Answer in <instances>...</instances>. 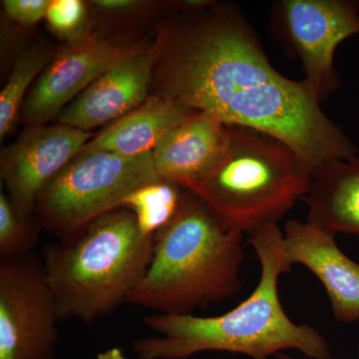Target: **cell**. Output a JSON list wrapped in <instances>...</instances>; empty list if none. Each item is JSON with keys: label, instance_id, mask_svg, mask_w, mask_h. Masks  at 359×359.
<instances>
[{"label": "cell", "instance_id": "cell-1", "mask_svg": "<svg viewBox=\"0 0 359 359\" xmlns=\"http://www.w3.org/2000/svg\"><path fill=\"white\" fill-rule=\"evenodd\" d=\"M188 4L157 43L158 95L283 142L311 172L358 155L306 84L271 65L237 6Z\"/></svg>", "mask_w": 359, "mask_h": 359}, {"label": "cell", "instance_id": "cell-2", "mask_svg": "<svg viewBox=\"0 0 359 359\" xmlns=\"http://www.w3.org/2000/svg\"><path fill=\"white\" fill-rule=\"evenodd\" d=\"M283 231L278 224L250 233L262 275L256 289L228 313L211 318L193 314L155 313L144 318L154 337L134 340L139 359H185L204 351H228L252 359H269L285 349H297L313 359L332 358L327 340L313 327L297 325L283 311L278 278L290 273L283 256Z\"/></svg>", "mask_w": 359, "mask_h": 359}, {"label": "cell", "instance_id": "cell-3", "mask_svg": "<svg viewBox=\"0 0 359 359\" xmlns=\"http://www.w3.org/2000/svg\"><path fill=\"white\" fill-rule=\"evenodd\" d=\"M242 241L187 189L175 218L156 233L152 261L128 304L191 314L230 299L242 287Z\"/></svg>", "mask_w": 359, "mask_h": 359}, {"label": "cell", "instance_id": "cell-4", "mask_svg": "<svg viewBox=\"0 0 359 359\" xmlns=\"http://www.w3.org/2000/svg\"><path fill=\"white\" fill-rule=\"evenodd\" d=\"M154 238L142 235L133 212L121 208L47 245L42 268L60 320L93 323L128 302L152 261Z\"/></svg>", "mask_w": 359, "mask_h": 359}, {"label": "cell", "instance_id": "cell-5", "mask_svg": "<svg viewBox=\"0 0 359 359\" xmlns=\"http://www.w3.org/2000/svg\"><path fill=\"white\" fill-rule=\"evenodd\" d=\"M311 170L283 142L229 126V146L218 166L186 189L238 233L276 224L308 193Z\"/></svg>", "mask_w": 359, "mask_h": 359}, {"label": "cell", "instance_id": "cell-6", "mask_svg": "<svg viewBox=\"0 0 359 359\" xmlns=\"http://www.w3.org/2000/svg\"><path fill=\"white\" fill-rule=\"evenodd\" d=\"M162 180L153 152L135 157L80 152L40 194L37 221L59 241H69L96 219L121 209L137 189Z\"/></svg>", "mask_w": 359, "mask_h": 359}, {"label": "cell", "instance_id": "cell-7", "mask_svg": "<svg viewBox=\"0 0 359 359\" xmlns=\"http://www.w3.org/2000/svg\"><path fill=\"white\" fill-rule=\"evenodd\" d=\"M59 320L34 252L0 259V359H54Z\"/></svg>", "mask_w": 359, "mask_h": 359}, {"label": "cell", "instance_id": "cell-8", "mask_svg": "<svg viewBox=\"0 0 359 359\" xmlns=\"http://www.w3.org/2000/svg\"><path fill=\"white\" fill-rule=\"evenodd\" d=\"M278 36L299 56L302 81L321 101L339 88L334 53L344 40L359 34V1L283 0L273 11Z\"/></svg>", "mask_w": 359, "mask_h": 359}, {"label": "cell", "instance_id": "cell-9", "mask_svg": "<svg viewBox=\"0 0 359 359\" xmlns=\"http://www.w3.org/2000/svg\"><path fill=\"white\" fill-rule=\"evenodd\" d=\"M91 137L66 125H37L2 152L1 178L20 216L32 218L45 187L81 152Z\"/></svg>", "mask_w": 359, "mask_h": 359}, {"label": "cell", "instance_id": "cell-10", "mask_svg": "<svg viewBox=\"0 0 359 359\" xmlns=\"http://www.w3.org/2000/svg\"><path fill=\"white\" fill-rule=\"evenodd\" d=\"M139 50V47L113 44L94 35L68 44L47 66L27 97L25 121L37 126L60 114L97 78Z\"/></svg>", "mask_w": 359, "mask_h": 359}, {"label": "cell", "instance_id": "cell-11", "mask_svg": "<svg viewBox=\"0 0 359 359\" xmlns=\"http://www.w3.org/2000/svg\"><path fill=\"white\" fill-rule=\"evenodd\" d=\"M283 233L287 266L299 264L313 271L327 290L335 320L359 321V264L339 249L335 235L297 219L287 222Z\"/></svg>", "mask_w": 359, "mask_h": 359}, {"label": "cell", "instance_id": "cell-12", "mask_svg": "<svg viewBox=\"0 0 359 359\" xmlns=\"http://www.w3.org/2000/svg\"><path fill=\"white\" fill-rule=\"evenodd\" d=\"M157 60L156 45L113 66L63 109L58 115L59 124L87 132L136 109L147 96Z\"/></svg>", "mask_w": 359, "mask_h": 359}, {"label": "cell", "instance_id": "cell-13", "mask_svg": "<svg viewBox=\"0 0 359 359\" xmlns=\"http://www.w3.org/2000/svg\"><path fill=\"white\" fill-rule=\"evenodd\" d=\"M228 146V125L196 110L165 136L153 158L161 178L187 188L218 166Z\"/></svg>", "mask_w": 359, "mask_h": 359}, {"label": "cell", "instance_id": "cell-14", "mask_svg": "<svg viewBox=\"0 0 359 359\" xmlns=\"http://www.w3.org/2000/svg\"><path fill=\"white\" fill-rule=\"evenodd\" d=\"M302 199L309 208L306 223L332 235L359 237V155L316 168Z\"/></svg>", "mask_w": 359, "mask_h": 359}, {"label": "cell", "instance_id": "cell-15", "mask_svg": "<svg viewBox=\"0 0 359 359\" xmlns=\"http://www.w3.org/2000/svg\"><path fill=\"white\" fill-rule=\"evenodd\" d=\"M194 111L165 97H152L113 122L81 152H109L125 157L153 152L165 136Z\"/></svg>", "mask_w": 359, "mask_h": 359}, {"label": "cell", "instance_id": "cell-16", "mask_svg": "<svg viewBox=\"0 0 359 359\" xmlns=\"http://www.w3.org/2000/svg\"><path fill=\"white\" fill-rule=\"evenodd\" d=\"M186 192L184 187L162 180L130 194L122 208L133 212L142 235L153 237L175 218Z\"/></svg>", "mask_w": 359, "mask_h": 359}, {"label": "cell", "instance_id": "cell-17", "mask_svg": "<svg viewBox=\"0 0 359 359\" xmlns=\"http://www.w3.org/2000/svg\"><path fill=\"white\" fill-rule=\"evenodd\" d=\"M46 62L43 52H26L14 66L8 81L0 93V137L9 133L18 116L20 104L28 86L35 76L43 69Z\"/></svg>", "mask_w": 359, "mask_h": 359}, {"label": "cell", "instance_id": "cell-18", "mask_svg": "<svg viewBox=\"0 0 359 359\" xmlns=\"http://www.w3.org/2000/svg\"><path fill=\"white\" fill-rule=\"evenodd\" d=\"M39 226L32 218L16 212L11 200L0 193V259H14L33 252L37 245Z\"/></svg>", "mask_w": 359, "mask_h": 359}, {"label": "cell", "instance_id": "cell-19", "mask_svg": "<svg viewBox=\"0 0 359 359\" xmlns=\"http://www.w3.org/2000/svg\"><path fill=\"white\" fill-rule=\"evenodd\" d=\"M85 15V6L80 0H55L50 1L45 18L54 32L73 35L81 28Z\"/></svg>", "mask_w": 359, "mask_h": 359}, {"label": "cell", "instance_id": "cell-20", "mask_svg": "<svg viewBox=\"0 0 359 359\" xmlns=\"http://www.w3.org/2000/svg\"><path fill=\"white\" fill-rule=\"evenodd\" d=\"M13 20L25 25H35L46 16L50 1L47 0H6L2 2Z\"/></svg>", "mask_w": 359, "mask_h": 359}, {"label": "cell", "instance_id": "cell-21", "mask_svg": "<svg viewBox=\"0 0 359 359\" xmlns=\"http://www.w3.org/2000/svg\"><path fill=\"white\" fill-rule=\"evenodd\" d=\"M96 6L106 11H122V9L130 8L139 4L138 1H131V0H98L93 1Z\"/></svg>", "mask_w": 359, "mask_h": 359}, {"label": "cell", "instance_id": "cell-22", "mask_svg": "<svg viewBox=\"0 0 359 359\" xmlns=\"http://www.w3.org/2000/svg\"><path fill=\"white\" fill-rule=\"evenodd\" d=\"M96 359H127L119 347H112L98 353Z\"/></svg>", "mask_w": 359, "mask_h": 359}, {"label": "cell", "instance_id": "cell-23", "mask_svg": "<svg viewBox=\"0 0 359 359\" xmlns=\"http://www.w3.org/2000/svg\"><path fill=\"white\" fill-rule=\"evenodd\" d=\"M278 358H280V359H299V358H292V356L287 355V354H282V353L278 354ZM330 359H334V358H332Z\"/></svg>", "mask_w": 359, "mask_h": 359}, {"label": "cell", "instance_id": "cell-24", "mask_svg": "<svg viewBox=\"0 0 359 359\" xmlns=\"http://www.w3.org/2000/svg\"><path fill=\"white\" fill-rule=\"evenodd\" d=\"M358 358H359V346H358Z\"/></svg>", "mask_w": 359, "mask_h": 359}]
</instances>
